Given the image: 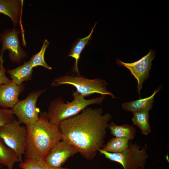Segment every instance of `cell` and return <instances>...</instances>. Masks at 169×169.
<instances>
[{
	"mask_svg": "<svg viewBox=\"0 0 169 169\" xmlns=\"http://www.w3.org/2000/svg\"><path fill=\"white\" fill-rule=\"evenodd\" d=\"M21 31L15 27L6 28L0 34V43L2 44L0 51V56H3L4 51H9V57L11 61L19 63L27 55L21 48L18 38Z\"/></svg>",
	"mask_w": 169,
	"mask_h": 169,
	"instance_id": "obj_9",
	"label": "cell"
},
{
	"mask_svg": "<svg viewBox=\"0 0 169 169\" xmlns=\"http://www.w3.org/2000/svg\"><path fill=\"white\" fill-rule=\"evenodd\" d=\"M130 141L127 149L120 152L110 153L101 149L98 152L106 158L120 164L123 169H145L148 156L147 145L141 147L136 142L132 143Z\"/></svg>",
	"mask_w": 169,
	"mask_h": 169,
	"instance_id": "obj_5",
	"label": "cell"
},
{
	"mask_svg": "<svg viewBox=\"0 0 169 169\" xmlns=\"http://www.w3.org/2000/svg\"><path fill=\"white\" fill-rule=\"evenodd\" d=\"M112 118L101 108L87 107L78 114L61 122L62 140L76 149L86 160H93L104 145L107 129Z\"/></svg>",
	"mask_w": 169,
	"mask_h": 169,
	"instance_id": "obj_1",
	"label": "cell"
},
{
	"mask_svg": "<svg viewBox=\"0 0 169 169\" xmlns=\"http://www.w3.org/2000/svg\"><path fill=\"white\" fill-rule=\"evenodd\" d=\"M130 141L129 139L126 138H112L104 145L101 149L110 153L120 152L127 149Z\"/></svg>",
	"mask_w": 169,
	"mask_h": 169,
	"instance_id": "obj_19",
	"label": "cell"
},
{
	"mask_svg": "<svg viewBox=\"0 0 169 169\" xmlns=\"http://www.w3.org/2000/svg\"><path fill=\"white\" fill-rule=\"evenodd\" d=\"M19 162L15 152L0 138V165L7 166L8 169H12L14 164Z\"/></svg>",
	"mask_w": 169,
	"mask_h": 169,
	"instance_id": "obj_16",
	"label": "cell"
},
{
	"mask_svg": "<svg viewBox=\"0 0 169 169\" xmlns=\"http://www.w3.org/2000/svg\"><path fill=\"white\" fill-rule=\"evenodd\" d=\"M73 100L66 103L61 97L52 100L48 107L47 115L49 122L52 124L59 126L61 122L73 117L82 111L90 105L101 104L105 96L86 99L76 91L72 94Z\"/></svg>",
	"mask_w": 169,
	"mask_h": 169,
	"instance_id": "obj_3",
	"label": "cell"
},
{
	"mask_svg": "<svg viewBox=\"0 0 169 169\" xmlns=\"http://www.w3.org/2000/svg\"><path fill=\"white\" fill-rule=\"evenodd\" d=\"M77 153V150L72 145L61 140L53 146L44 161L51 166L59 167Z\"/></svg>",
	"mask_w": 169,
	"mask_h": 169,
	"instance_id": "obj_10",
	"label": "cell"
},
{
	"mask_svg": "<svg viewBox=\"0 0 169 169\" xmlns=\"http://www.w3.org/2000/svg\"><path fill=\"white\" fill-rule=\"evenodd\" d=\"M18 166L22 169H69L67 167H54L48 165L44 160L25 159Z\"/></svg>",
	"mask_w": 169,
	"mask_h": 169,
	"instance_id": "obj_21",
	"label": "cell"
},
{
	"mask_svg": "<svg viewBox=\"0 0 169 169\" xmlns=\"http://www.w3.org/2000/svg\"><path fill=\"white\" fill-rule=\"evenodd\" d=\"M14 169V168H13V169Z\"/></svg>",
	"mask_w": 169,
	"mask_h": 169,
	"instance_id": "obj_25",
	"label": "cell"
},
{
	"mask_svg": "<svg viewBox=\"0 0 169 169\" xmlns=\"http://www.w3.org/2000/svg\"><path fill=\"white\" fill-rule=\"evenodd\" d=\"M3 64V56H0V84H8L12 82V81L5 75L6 70Z\"/></svg>",
	"mask_w": 169,
	"mask_h": 169,
	"instance_id": "obj_23",
	"label": "cell"
},
{
	"mask_svg": "<svg viewBox=\"0 0 169 169\" xmlns=\"http://www.w3.org/2000/svg\"><path fill=\"white\" fill-rule=\"evenodd\" d=\"M108 128L111 134L115 137L128 138L130 141L133 140L136 135V128L129 124L117 125L112 122L109 124Z\"/></svg>",
	"mask_w": 169,
	"mask_h": 169,
	"instance_id": "obj_17",
	"label": "cell"
},
{
	"mask_svg": "<svg viewBox=\"0 0 169 169\" xmlns=\"http://www.w3.org/2000/svg\"><path fill=\"white\" fill-rule=\"evenodd\" d=\"M149 111L143 110L132 113V124L137 126L142 134L146 136L148 135L151 132V127L149 123Z\"/></svg>",
	"mask_w": 169,
	"mask_h": 169,
	"instance_id": "obj_18",
	"label": "cell"
},
{
	"mask_svg": "<svg viewBox=\"0 0 169 169\" xmlns=\"http://www.w3.org/2000/svg\"><path fill=\"white\" fill-rule=\"evenodd\" d=\"M33 68L29 60L24 61L23 64L11 69L7 72L12 79V81L18 85H21L24 81L31 79Z\"/></svg>",
	"mask_w": 169,
	"mask_h": 169,
	"instance_id": "obj_14",
	"label": "cell"
},
{
	"mask_svg": "<svg viewBox=\"0 0 169 169\" xmlns=\"http://www.w3.org/2000/svg\"><path fill=\"white\" fill-rule=\"evenodd\" d=\"M97 23H96L89 35L83 38H79L73 43L70 50L67 56L73 58L75 60L74 63L72 70L73 72L77 74L80 75L78 69V62L81 54L89 41L91 40V36Z\"/></svg>",
	"mask_w": 169,
	"mask_h": 169,
	"instance_id": "obj_15",
	"label": "cell"
},
{
	"mask_svg": "<svg viewBox=\"0 0 169 169\" xmlns=\"http://www.w3.org/2000/svg\"><path fill=\"white\" fill-rule=\"evenodd\" d=\"M2 168V165H0V169H1Z\"/></svg>",
	"mask_w": 169,
	"mask_h": 169,
	"instance_id": "obj_24",
	"label": "cell"
},
{
	"mask_svg": "<svg viewBox=\"0 0 169 169\" xmlns=\"http://www.w3.org/2000/svg\"><path fill=\"white\" fill-rule=\"evenodd\" d=\"M25 126V158L44 160L53 146L62 140L59 126L49 122L45 111L40 113L38 121Z\"/></svg>",
	"mask_w": 169,
	"mask_h": 169,
	"instance_id": "obj_2",
	"label": "cell"
},
{
	"mask_svg": "<svg viewBox=\"0 0 169 169\" xmlns=\"http://www.w3.org/2000/svg\"><path fill=\"white\" fill-rule=\"evenodd\" d=\"M21 124L15 119L0 127V138L15 152L20 163L23 161L27 136L26 126Z\"/></svg>",
	"mask_w": 169,
	"mask_h": 169,
	"instance_id": "obj_6",
	"label": "cell"
},
{
	"mask_svg": "<svg viewBox=\"0 0 169 169\" xmlns=\"http://www.w3.org/2000/svg\"><path fill=\"white\" fill-rule=\"evenodd\" d=\"M149 52L138 60L134 62L125 63L119 58L116 63L120 66H123L128 69L131 74L137 81V91L140 96V91L142 88L144 82L149 77V72L151 69L152 62L156 56L155 51L152 49H149Z\"/></svg>",
	"mask_w": 169,
	"mask_h": 169,
	"instance_id": "obj_8",
	"label": "cell"
},
{
	"mask_svg": "<svg viewBox=\"0 0 169 169\" xmlns=\"http://www.w3.org/2000/svg\"><path fill=\"white\" fill-rule=\"evenodd\" d=\"M62 84L72 85L76 91L84 97L94 93L101 95L110 96L112 98H116L114 95L108 90L107 83L105 79L101 78L93 79H87L80 75L67 74L54 79L51 86L52 87Z\"/></svg>",
	"mask_w": 169,
	"mask_h": 169,
	"instance_id": "obj_4",
	"label": "cell"
},
{
	"mask_svg": "<svg viewBox=\"0 0 169 169\" xmlns=\"http://www.w3.org/2000/svg\"><path fill=\"white\" fill-rule=\"evenodd\" d=\"M160 86L150 96L135 100L125 102L122 104V109L132 113L143 110L149 111L152 108L154 101V96L161 88Z\"/></svg>",
	"mask_w": 169,
	"mask_h": 169,
	"instance_id": "obj_13",
	"label": "cell"
},
{
	"mask_svg": "<svg viewBox=\"0 0 169 169\" xmlns=\"http://www.w3.org/2000/svg\"><path fill=\"white\" fill-rule=\"evenodd\" d=\"M24 85H19L12 82L0 84V107L12 108L19 101L18 96L24 90Z\"/></svg>",
	"mask_w": 169,
	"mask_h": 169,
	"instance_id": "obj_11",
	"label": "cell"
},
{
	"mask_svg": "<svg viewBox=\"0 0 169 169\" xmlns=\"http://www.w3.org/2000/svg\"><path fill=\"white\" fill-rule=\"evenodd\" d=\"M23 2L22 0H0V13L8 17L14 27L18 25L22 26L21 20Z\"/></svg>",
	"mask_w": 169,
	"mask_h": 169,
	"instance_id": "obj_12",
	"label": "cell"
},
{
	"mask_svg": "<svg viewBox=\"0 0 169 169\" xmlns=\"http://www.w3.org/2000/svg\"><path fill=\"white\" fill-rule=\"evenodd\" d=\"M46 90H38L31 92L24 99L19 100L12 108L13 114L21 124L26 126L38 121L40 111L36 106L38 97Z\"/></svg>",
	"mask_w": 169,
	"mask_h": 169,
	"instance_id": "obj_7",
	"label": "cell"
},
{
	"mask_svg": "<svg viewBox=\"0 0 169 169\" xmlns=\"http://www.w3.org/2000/svg\"><path fill=\"white\" fill-rule=\"evenodd\" d=\"M49 45L48 41L47 39H44L40 51L38 53L33 55L29 60L33 68L40 66L48 69H52V68L45 62L44 58L45 50Z\"/></svg>",
	"mask_w": 169,
	"mask_h": 169,
	"instance_id": "obj_20",
	"label": "cell"
},
{
	"mask_svg": "<svg viewBox=\"0 0 169 169\" xmlns=\"http://www.w3.org/2000/svg\"><path fill=\"white\" fill-rule=\"evenodd\" d=\"M15 119L12 109L0 108V127Z\"/></svg>",
	"mask_w": 169,
	"mask_h": 169,
	"instance_id": "obj_22",
	"label": "cell"
}]
</instances>
